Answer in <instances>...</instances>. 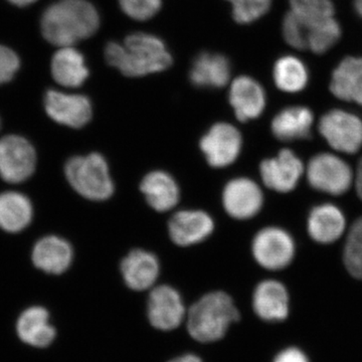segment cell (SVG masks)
I'll use <instances>...</instances> for the list:
<instances>
[{
    "label": "cell",
    "mask_w": 362,
    "mask_h": 362,
    "mask_svg": "<svg viewBox=\"0 0 362 362\" xmlns=\"http://www.w3.org/2000/svg\"><path fill=\"white\" fill-rule=\"evenodd\" d=\"M273 362H309V359L301 349L288 347L278 354Z\"/></svg>",
    "instance_id": "cell-35"
},
{
    "label": "cell",
    "mask_w": 362,
    "mask_h": 362,
    "mask_svg": "<svg viewBox=\"0 0 362 362\" xmlns=\"http://www.w3.org/2000/svg\"><path fill=\"white\" fill-rule=\"evenodd\" d=\"M214 230L213 218L201 209L176 211L168 221L169 237L180 247L199 244L209 239Z\"/></svg>",
    "instance_id": "cell-17"
},
{
    "label": "cell",
    "mask_w": 362,
    "mask_h": 362,
    "mask_svg": "<svg viewBox=\"0 0 362 362\" xmlns=\"http://www.w3.org/2000/svg\"><path fill=\"white\" fill-rule=\"evenodd\" d=\"M354 11L362 20V0H354Z\"/></svg>",
    "instance_id": "cell-39"
},
{
    "label": "cell",
    "mask_w": 362,
    "mask_h": 362,
    "mask_svg": "<svg viewBox=\"0 0 362 362\" xmlns=\"http://www.w3.org/2000/svg\"><path fill=\"white\" fill-rule=\"evenodd\" d=\"M233 6V18L240 25H250L266 16L272 0H228Z\"/></svg>",
    "instance_id": "cell-31"
},
{
    "label": "cell",
    "mask_w": 362,
    "mask_h": 362,
    "mask_svg": "<svg viewBox=\"0 0 362 362\" xmlns=\"http://www.w3.org/2000/svg\"><path fill=\"white\" fill-rule=\"evenodd\" d=\"M296 254V239L284 226L269 223L259 228L252 237V258L269 276L275 277L287 270Z\"/></svg>",
    "instance_id": "cell-6"
},
{
    "label": "cell",
    "mask_w": 362,
    "mask_h": 362,
    "mask_svg": "<svg viewBox=\"0 0 362 362\" xmlns=\"http://www.w3.org/2000/svg\"><path fill=\"white\" fill-rule=\"evenodd\" d=\"M304 181L316 194L339 199L354 189V163L331 150L316 152L305 161Z\"/></svg>",
    "instance_id": "cell-4"
},
{
    "label": "cell",
    "mask_w": 362,
    "mask_h": 362,
    "mask_svg": "<svg viewBox=\"0 0 362 362\" xmlns=\"http://www.w3.org/2000/svg\"><path fill=\"white\" fill-rule=\"evenodd\" d=\"M45 109L54 122L76 129L87 125L93 116L92 104L87 97L59 90H47Z\"/></svg>",
    "instance_id": "cell-16"
},
{
    "label": "cell",
    "mask_w": 362,
    "mask_h": 362,
    "mask_svg": "<svg viewBox=\"0 0 362 362\" xmlns=\"http://www.w3.org/2000/svg\"><path fill=\"white\" fill-rule=\"evenodd\" d=\"M341 35V25L335 16L320 23L308 25L307 51L319 56L326 54L338 44Z\"/></svg>",
    "instance_id": "cell-29"
},
{
    "label": "cell",
    "mask_w": 362,
    "mask_h": 362,
    "mask_svg": "<svg viewBox=\"0 0 362 362\" xmlns=\"http://www.w3.org/2000/svg\"><path fill=\"white\" fill-rule=\"evenodd\" d=\"M124 283L133 291H146L156 286L160 275V263L153 252L134 249L121 262Z\"/></svg>",
    "instance_id": "cell-18"
},
{
    "label": "cell",
    "mask_w": 362,
    "mask_h": 362,
    "mask_svg": "<svg viewBox=\"0 0 362 362\" xmlns=\"http://www.w3.org/2000/svg\"><path fill=\"white\" fill-rule=\"evenodd\" d=\"M168 362H202V361L194 354H185V356L175 357V358L171 359Z\"/></svg>",
    "instance_id": "cell-37"
},
{
    "label": "cell",
    "mask_w": 362,
    "mask_h": 362,
    "mask_svg": "<svg viewBox=\"0 0 362 362\" xmlns=\"http://www.w3.org/2000/svg\"><path fill=\"white\" fill-rule=\"evenodd\" d=\"M20 66L18 54L9 47L0 45V85L13 80Z\"/></svg>",
    "instance_id": "cell-34"
},
{
    "label": "cell",
    "mask_w": 362,
    "mask_h": 362,
    "mask_svg": "<svg viewBox=\"0 0 362 362\" xmlns=\"http://www.w3.org/2000/svg\"><path fill=\"white\" fill-rule=\"evenodd\" d=\"M65 175L75 192L89 201H107L115 192L108 162L98 152L71 157L66 161Z\"/></svg>",
    "instance_id": "cell-7"
},
{
    "label": "cell",
    "mask_w": 362,
    "mask_h": 362,
    "mask_svg": "<svg viewBox=\"0 0 362 362\" xmlns=\"http://www.w3.org/2000/svg\"><path fill=\"white\" fill-rule=\"evenodd\" d=\"M182 297L175 288L169 285L154 286L147 300V318L156 329L175 330L187 317Z\"/></svg>",
    "instance_id": "cell-15"
},
{
    "label": "cell",
    "mask_w": 362,
    "mask_h": 362,
    "mask_svg": "<svg viewBox=\"0 0 362 362\" xmlns=\"http://www.w3.org/2000/svg\"><path fill=\"white\" fill-rule=\"evenodd\" d=\"M329 90L339 101L362 107V56L346 57L332 71Z\"/></svg>",
    "instance_id": "cell-20"
},
{
    "label": "cell",
    "mask_w": 362,
    "mask_h": 362,
    "mask_svg": "<svg viewBox=\"0 0 362 362\" xmlns=\"http://www.w3.org/2000/svg\"><path fill=\"white\" fill-rule=\"evenodd\" d=\"M349 159L354 163V185L352 190L357 199L362 202V152Z\"/></svg>",
    "instance_id": "cell-36"
},
{
    "label": "cell",
    "mask_w": 362,
    "mask_h": 362,
    "mask_svg": "<svg viewBox=\"0 0 362 362\" xmlns=\"http://www.w3.org/2000/svg\"><path fill=\"white\" fill-rule=\"evenodd\" d=\"M291 293L281 279L268 276L255 286L252 294L254 313L269 323H282L291 314Z\"/></svg>",
    "instance_id": "cell-12"
},
{
    "label": "cell",
    "mask_w": 362,
    "mask_h": 362,
    "mask_svg": "<svg viewBox=\"0 0 362 362\" xmlns=\"http://www.w3.org/2000/svg\"><path fill=\"white\" fill-rule=\"evenodd\" d=\"M273 78L279 90L287 94H297L304 90L308 85V68L298 57L286 54L276 61Z\"/></svg>",
    "instance_id": "cell-27"
},
{
    "label": "cell",
    "mask_w": 362,
    "mask_h": 362,
    "mask_svg": "<svg viewBox=\"0 0 362 362\" xmlns=\"http://www.w3.org/2000/svg\"><path fill=\"white\" fill-rule=\"evenodd\" d=\"M316 132L331 151L351 158L362 151V116L351 109H327L317 119Z\"/></svg>",
    "instance_id": "cell-5"
},
{
    "label": "cell",
    "mask_w": 362,
    "mask_h": 362,
    "mask_svg": "<svg viewBox=\"0 0 362 362\" xmlns=\"http://www.w3.org/2000/svg\"><path fill=\"white\" fill-rule=\"evenodd\" d=\"M32 202L16 192L0 194V228L7 233H20L32 223Z\"/></svg>",
    "instance_id": "cell-26"
},
{
    "label": "cell",
    "mask_w": 362,
    "mask_h": 362,
    "mask_svg": "<svg viewBox=\"0 0 362 362\" xmlns=\"http://www.w3.org/2000/svg\"><path fill=\"white\" fill-rule=\"evenodd\" d=\"M342 259L350 275L362 280V214L349 223L342 240Z\"/></svg>",
    "instance_id": "cell-28"
},
{
    "label": "cell",
    "mask_w": 362,
    "mask_h": 362,
    "mask_svg": "<svg viewBox=\"0 0 362 362\" xmlns=\"http://www.w3.org/2000/svg\"><path fill=\"white\" fill-rule=\"evenodd\" d=\"M105 59L127 77L158 73L173 65V57L163 40L145 33L128 35L123 45L108 42L105 47Z\"/></svg>",
    "instance_id": "cell-1"
},
{
    "label": "cell",
    "mask_w": 362,
    "mask_h": 362,
    "mask_svg": "<svg viewBox=\"0 0 362 362\" xmlns=\"http://www.w3.org/2000/svg\"><path fill=\"white\" fill-rule=\"evenodd\" d=\"M243 144V135L237 127L230 123L218 122L202 136L199 148L209 166L225 168L238 160Z\"/></svg>",
    "instance_id": "cell-13"
},
{
    "label": "cell",
    "mask_w": 362,
    "mask_h": 362,
    "mask_svg": "<svg viewBox=\"0 0 362 362\" xmlns=\"http://www.w3.org/2000/svg\"><path fill=\"white\" fill-rule=\"evenodd\" d=\"M140 192L147 204L158 213H168L177 206L180 190L173 175L163 170L147 173L140 182Z\"/></svg>",
    "instance_id": "cell-22"
},
{
    "label": "cell",
    "mask_w": 362,
    "mask_h": 362,
    "mask_svg": "<svg viewBox=\"0 0 362 362\" xmlns=\"http://www.w3.org/2000/svg\"><path fill=\"white\" fill-rule=\"evenodd\" d=\"M52 75L63 87L78 88L89 77L85 58L73 47H63L52 59Z\"/></svg>",
    "instance_id": "cell-25"
},
{
    "label": "cell",
    "mask_w": 362,
    "mask_h": 362,
    "mask_svg": "<svg viewBox=\"0 0 362 362\" xmlns=\"http://www.w3.org/2000/svg\"><path fill=\"white\" fill-rule=\"evenodd\" d=\"M258 171L262 185L269 192L291 194L304 180L305 161L292 147L282 146L259 160Z\"/></svg>",
    "instance_id": "cell-8"
},
{
    "label": "cell",
    "mask_w": 362,
    "mask_h": 362,
    "mask_svg": "<svg viewBox=\"0 0 362 362\" xmlns=\"http://www.w3.org/2000/svg\"><path fill=\"white\" fill-rule=\"evenodd\" d=\"M16 333L21 341L35 349H45L56 339V328L49 323V313L40 306L26 309L18 317Z\"/></svg>",
    "instance_id": "cell-24"
},
{
    "label": "cell",
    "mask_w": 362,
    "mask_h": 362,
    "mask_svg": "<svg viewBox=\"0 0 362 362\" xmlns=\"http://www.w3.org/2000/svg\"><path fill=\"white\" fill-rule=\"evenodd\" d=\"M126 16L136 21L153 18L161 8L162 0H119Z\"/></svg>",
    "instance_id": "cell-33"
},
{
    "label": "cell",
    "mask_w": 362,
    "mask_h": 362,
    "mask_svg": "<svg viewBox=\"0 0 362 362\" xmlns=\"http://www.w3.org/2000/svg\"><path fill=\"white\" fill-rule=\"evenodd\" d=\"M99 25V13L87 0H59L47 7L40 25L45 39L61 47L92 37Z\"/></svg>",
    "instance_id": "cell-2"
},
{
    "label": "cell",
    "mask_w": 362,
    "mask_h": 362,
    "mask_svg": "<svg viewBox=\"0 0 362 362\" xmlns=\"http://www.w3.org/2000/svg\"><path fill=\"white\" fill-rule=\"evenodd\" d=\"M37 153L32 143L18 135L0 139V176L9 183H21L33 175Z\"/></svg>",
    "instance_id": "cell-14"
},
{
    "label": "cell",
    "mask_w": 362,
    "mask_h": 362,
    "mask_svg": "<svg viewBox=\"0 0 362 362\" xmlns=\"http://www.w3.org/2000/svg\"><path fill=\"white\" fill-rule=\"evenodd\" d=\"M240 319L239 309L230 295L223 291L209 292L187 311V330L197 341H218Z\"/></svg>",
    "instance_id": "cell-3"
},
{
    "label": "cell",
    "mask_w": 362,
    "mask_h": 362,
    "mask_svg": "<svg viewBox=\"0 0 362 362\" xmlns=\"http://www.w3.org/2000/svg\"><path fill=\"white\" fill-rule=\"evenodd\" d=\"M346 214L333 199H324L309 209L306 233L311 240L321 246H330L343 240L349 228Z\"/></svg>",
    "instance_id": "cell-10"
},
{
    "label": "cell",
    "mask_w": 362,
    "mask_h": 362,
    "mask_svg": "<svg viewBox=\"0 0 362 362\" xmlns=\"http://www.w3.org/2000/svg\"><path fill=\"white\" fill-rule=\"evenodd\" d=\"M228 99L240 122L256 120L263 115L267 107L265 90L258 81L247 76L233 81Z\"/></svg>",
    "instance_id": "cell-19"
},
{
    "label": "cell",
    "mask_w": 362,
    "mask_h": 362,
    "mask_svg": "<svg viewBox=\"0 0 362 362\" xmlns=\"http://www.w3.org/2000/svg\"><path fill=\"white\" fill-rule=\"evenodd\" d=\"M232 66L223 54L204 52L197 54L189 71V80L197 88L218 89L228 84Z\"/></svg>",
    "instance_id": "cell-21"
},
{
    "label": "cell",
    "mask_w": 362,
    "mask_h": 362,
    "mask_svg": "<svg viewBox=\"0 0 362 362\" xmlns=\"http://www.w3.org/2000/svg\"><path fill=\"white\" fill-rule=\"evenodd\" d=\"M73 259L74 250L70 243L57 235L42 238L33 247V264L47 274L65 273L73 263Z\"/></svg>",
    "instance_id": "cell-23"
},
{
    "label": "cell",
    "mask_w": 362,
    "mask_h": 362,
    "mask_svg": "<svg viewBox=\"0 0 362 362\" xmlns=\"http://www.w3.org/2000/svg\"><path fill=\"white\" fill-rule=\"evenodd\" d=\"M291 11L308 25L334 18L332 0H289Z\"/></svg>",
    "instance_id": "cell-30"
},
{
    "label": "cell",
    "mask_w": 362,
    "mask_h": 362,
    "mask_svg": "<svg viewBox=\"0 0 362 362\" xmlns=\"http://www.w3.org/2000/svg\"><path fill=\"white\" fill-rule=\"evenodd\" d=\"M8 1L13 4L14 6H30V4H33V2L37 1V0H8Z\"/></svg>",
    "instance_id": "cell-38"
},
{
    "label": "cell",
    "mask_w": 362,
    "mask_h": 362,
    "mask_svg": "<svg viewBox=\"0 0 362 362\" xmlns=\"http://www.w3.org/2000/svg\"><path fill=\"white\" fill-rule=\"evenodd\" d=\"M226 213L238 221H251L263 213L266 194L256 180L239 176L228 181L221 194Z\"/></svg>",
    "instance_id": "cell-11"
},
{
    "label": "cell",
    "mask_w": 362,
    "mask_h": 362,
    "mask_svg": "<svg viewBox=\"0 0 362 362\" xmlns=\"http://www.w3.org/2000/svg\"><path fill=\"white\" fill-rule=\"evenodd\" d=\"M316 122L315 112L310 107L302 104L284 107L272 118V137L282 146L311 143L319 137Z\"/></svg>",
    "instance_id": "cell-9"
},
{
    "label": "cell",
    "mask_w": 362,
    "mask_h": 362,
    "mask_svg": "<svg viewBox=\"0 0 362 362\" xmlns=\"http://www.w3.org/2000/svg\"><path fill=\"white\" fill-rule=\"evenodd\" d=\"M282 35L285 42L293 49L307 51L308 25L291 11L286 13L283 18Z\"/></svg>",
    "instance_id": "cell-32"
}]
</instances>
